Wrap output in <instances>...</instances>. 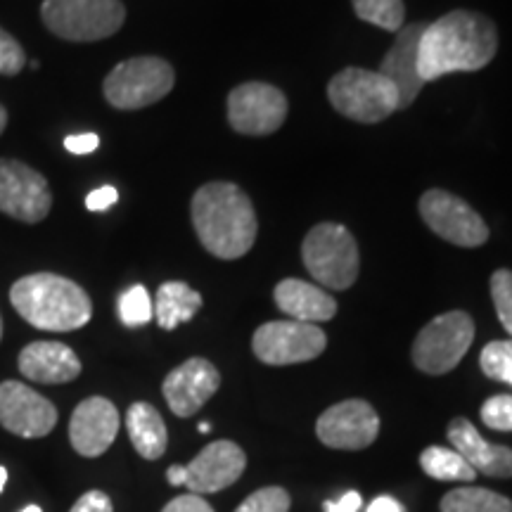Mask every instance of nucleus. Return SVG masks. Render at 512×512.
Instances as JSON below:
<instances>
[{"instance_id":"nucleus-1","label":"nucleus","mask_w":512,"mask_h":512,"mask_svg":"<svg viewBox=\"0 0 512 512\" xmlns=\"http://www.w3.org/2000/svg\"><path fill=\"white\" fill-rule=\"evenodd\" d=\"M496 50L498 29L489 17L472 10H453L422 31L420 79L430 83L446 74L477 72L494 60Z\"/></svg>"},{"instance_id":"nucleus-2","label":"nucleus","mask_w":512,"mask_h":512,"mask_svg":"<svg viewBox=\"0 0 512 512\" xmlns=\"http://www.w3.org/2000/svg\"><path fill=\"white\" fill-rule=\"evenodd\" d=\"M192 228L202 247L216 259H240L256 240V211L247 192L235 183L211 181L190 202Z\"/></svg>"},{"instance_id":"nucleus-3","label":"nucleus","mask_w":512,"mask_h":512,"mask_svg":"<svg viewBox=\"0 0 512 512\" xmlns=\"http://www.w3.org/2000/svg\"><path fill=\"white\" fill-rule=\"evenodd\" d=\"M10 304L19 316L46 332H72L88 325L93 304L86 290L57 273H31L10 290Z\"/></svg>"},{"instance_id":"nucleus-4","label":"nucleus","mask_w":512,"mask_h":512,"mask_svg":"<svg viewBox=\"0 0 512 512\" xmlns=\"http://www.w3.org/2000/svg\"><path fill=\"white\" fill-rule=\"evenodd\" d=\"M41 19L57 38L93 43L124 27L126 8L121 0H43Z\"/></svg>"},{"instance_id":"nucleus-5","label":"nucleus","mask_w":512,"mask_h":512,"mask_svg":"<svg viewBox=\"0 0 512 512\" xmlns=\"http://www.w3.org/2000/svg\"><path fill=\"white\" fill-rule=\"evenodd\" d=\"M328 98L339 114L358 124H377L399 112L396 88L373 69H342L328 83Z\"/></svg>"},{"instance_id":"nucleus-6","label":"nucleus","mask_w":512,"mask_h":512,"mask_svg":"<svg viewBox=\"0 0 512 512\" xmlns=\"http://www.w3.org/2000/svg\"><path fill=\"white\" fill-rule=\"evenodd\" d=\"M302 259L309 273L328 290H349L356 283L361 256L354 235L339 223H318L302 245Z\"/></svg>"},{"instance_id":"nucleus-7","label":"nucleus","mask_w":512,"mask_h":512,"mask_svg":"<svg viewBox=\"0 0 512 512\" xmlns=\"http://www.w3.org/2000/svg\"><path fill=\"white\" fill-rule=\"evenodd\" d=\"M174 83L176 72L169 62L143 55L117 64L102 83V93L114 110H143L166 98Z\"/></svg>"},{"instance_id":"nucleus-8","label":"nucleus","mask_w":512,"mask_h":512,"mask_svg":"<svg viewBox=\"0 0 512 512\" xmlns=\"http://www.w3.org/2000/svg\"><path fill=\"white\" fill-rule=\"evenodd\" d=\"M475 339V320L465 311H448L432 318L413 342L415 368L427 375H444L463 361Z\"/></svg>"},{"instance_id":"nucleus-9","label":"nucleus","mask_w":512,"mask_h":512,"mask_svg":"<svg viewBox=\"0 0 512 512\" xmlns=\"http://www.w3.org/2000/svg\"><path fill=\"white\" fill-rule=\"evenodd\" d=\"M328 347L325 332L302 320H271L254 332L252 349L266 366H294L313 361Z\"/></svg>"},{"instance_id":"nucleus-10","label":"nucleus","mask_w":512,"mask_h":512,"mask_svg":"<svg viewBox=\"0 0 512 512\" xmlns=\"http://www.w3.org/2000/svg\"><path fill=\"white\" fill-rule=\"evenodd\" d=\"M285 119L287 98L271 83H240L228 95V124L242 136H271Z\"/></svg>"},{"instance_id":"nucleus-11","label":"nucleus","mask_w":512,"mask_h":512,"mask_svg":"<svg viewBox=\"0 0 512 512\" xmlns=\"http://www.w3.org/2000/svg\"><path fill=\"white\" fill-rule=\"evenodd\" d=\"M420 216L441 240L458 247H482L489 240V228L482 216L465 200L448 190H427L420 197Z\"/></svg>"},{"instance_id":"nucleus-12","label":"nucleus","mask_w":512,"mask_h":512,"mask_svg":"<svg viewBox=\"0 0 512 512\" xmlns=\"http://www.w3.org/2000/svg\"><path fill=\"white\" fill-rule=\"evenodd\" d=\"M53 209L46 176L19 159H0V211L22 223H41Z\"/></svg>"},{"instance_id":"nucleus-13","label":"nucleus","mask_w":512,"mask_h":512,"mask_svg":"<svg viewBox=\"0 0 512 512\" xmlns=\"http://www.w3.org/2000/svg\"><path fill=\"white\" fill-rule=\"evenodd\" d=\"M0 425L22 439H43L55 430L57 408L29 384H0Z\"/></svg>"},{"instance_id":"nucleus-14","label":"nucleus","mask_w":512,"mask_h":512,"mask_svg":"<svg viewBox=\"0 0 512 512\" xmlns=\"http://www.w3.org/2000/svg\"><path fill=\"white\" fill-rule=\"evenodd\" d=\"M316 434L325 446L339 451H361L368 448L380 434V418L375 408L363 399L335 403L320 415Z\"/></svg>"},{"instance_id":"nucleus-15","label":"nucleus","mask_w":512,"mask_h":512,"mask_svg":"<svg viewBox=\"0 0 512 512\" xmlns=\"http://www.w3.org/2000/svg\"><path fill=\"white\" fill-rule=\"evenodd\" d=\"M247 467L245 451L235 441L221 439L204 446L188 465H183L185 482L190 494H219L233 486Z\"/></svg>"},{"instance_id":"nucleus-16","label":"nucleus","mask_w":512,"mask_h":512,"mask_svg":"<svg viewBox=\"0 0 512 512\" xmlns=\"http://www.w3.org/2000/svg\"><path fill=\"white\" fill-rule=\"evenodd\" d=\"M221 373L207 358H188L181 366L171 370L162 384V394L169 403L171 413L178 418H190L219 392Z\"/></svg>"},{"instance_id":"nucleus-17","label":"nucleus","mask_w":512,"mask_h":512,"mask_svg":"<svg viewBox=\"0 0 512 512\" xmlns=\"http://www.w3.org/2000/svg\"><path fill=\"white\" fill-rule=\"evenodd\" d=\"M119 434V411L105 396H91L74 408L69 420V441L83 458H98Z\"/></svg>"},{"instance_id":"nucleus-18","label":"nucleus","mask_w":512,"mask_h":512,"mask_svg":"<svg viewBox=\"0 0 512 512\" xmlns=\"http://www.w3.org/2000/svg\"><path fill=\"white\" fill-rule=\"evenodd\" d=\"M427 24H408L401 27L396 34V41L392 48L387 50L384 60L380 64V74L396 88L399 95V110L411 107L415 98H418L425 81L420 79L418 72V50L420 38Z\"/></svg>"},{"instance_id":"nucleus-19","label":"nucleus","mask_w":512,"mask_h":512,"mask_svg":"<svg viewBox=\"0 0 512 512\" xmlns=\"http://www.w3.org/2000/svg\"><path fill=\"white\" fill-rule=\"evenodd\" d=\"M448 441L467 460L477 475L508 479L512 477V448L489 444L467 418H456L448 425Z\"/></svg>"},{"instance_id":"nucleus-20","label":"nucleus","mask_w":512,"mask_h":512,"mask_svg":"<svg viewBox=\"0 0 512 512\" xmlns=\"http://www.w3.org/2000/svg\"><path fill=\"white\" fill-rule=\"evenodd\" d=\"M17 368L38 384H67L81 375V361L62 342H31L17 356Z\"/></svg>"},{"instance_id":"nucleus-21","label":"nucleus","mask_w":512,"mask_h":512,"mask_svg":"<svg viewBox=\"0 0 512 512\" xmlns=\"http://www.w3.org/2000/svg\"><path fill=\"white\" fill-rule=\"evenodd\" d=\"M273 297L280 311L292 320H302V323H325L337 313V302L328 292L297 278L280 280L275 285Z\"/></svg>"},{"instance_id":"nucleus-22","label":"nucleus","mask_w":512,"mask_h":512,"mask_svg":"<svg viewBox=\"0 0 512 512\" xmlns=\"http://www.w3.org/2000/svg\"><path fill=\"white\" fill-rule=\"evenodd\" d=\"M126 430L131 437V444L145 460H159L166 453L169 434L162 415L152 403L138 401L128 408L126 413Z\"/></svg>"},{"instance_id":"nucleus-23","label":"nucleus","mask_w":512,"mask_h":512,"mask_svg":"<svg viewBox=\"0 0 512 512\" xmlns=\"http://www.w3.org/2000/svg\"><path fill=\"white\" fill-rule=\"evenodd\" d=\"M152 309H155L159 328L176 330L178 325L188 323L202 309V294L181 280H169V283L159 285Z\"/></svg>"},{"instance_id":"nucleus-24","label":"nucleus","mask_w":512,"mask_h":512,"mask_svg":"<svg viewBox=\"0 0 512 512\" xmlns=\"http://www.w3.org/2000/svg\"><path fill=\"white\" fill-rule=\"evenodd\" d=\"M420 467L432 479L439 482H460L470 484L477 479V472L467 465V460L460 456L456 448L444 446H427L420 453Z\"/></svg>"},{"instance_id":"nucleus-25","label":"nucleus","mask_w":512,"mask_h":512,"mask_svg":"<svg viewBox=\"0 0 512 512\" xmlns=\"http://www.w3.org/2000/svg\"><path fill=\"white\" fill-rule=\"evenodd\" d=\"M441 512H512L508 496L482 486H460L441 498Z\"/></svg>"},{"instance_id":"nucleus-26","label":"nucleus","mask_w":512,"mask_h":512,"mask_svg":"<svg viewBox=\"0 0 512 512\" xmlns=\"http://www.w3.org/2000/svg\"><path fill=\"white\" fill-rule=\"evenodd\" d=\"M351 3L363 22L387 31H399L403 27V15H406L403 0H351Z\"/></svg>"},{"instance_id":"nucleus-27","label":"nucleus","mask_w":512,"mask_h":512,"mask_svg":"<svg viewBox=\"0 0 512 512\" xmlns=\"http://www.w3.org/2000/svg\"><path fill=\"white\" fill-rule=\"evenodd\" d=\"M117 309L121 323H124L126 328H140V325H147L152 316H155L150 292H147L143 285H133L128 287L126 292H121Z\"/></svg>"},{"instance_id":"nucleus-28","label":"nucleus","mask_w":512,"mask_h":512,"mask_svg":"<svg viewBox=\"0 0 512 512\" xmlns=\"http://www.w3.org/2000/svg\"><path fill=\"white\" fill-rule=\"evenodd\" d=\"M479 366L486 377L512 387V339H498V342L486 344L479 356Z\"/></svg>"},{"instance_id":"nucleus-29","label":"nucleus","mask_w":512,"mask_h":512,"mask_svg":"<svg viewBox=\"0 0 512 512\" xmlns=\"http://www.w3.org/2000/svg\"><path fill=\"white\" fill-rule=\"evenodd\" d=\"M290 503V494L283 486H266L247 496L235 512H290Z\"/></svg>"},{"instance_id":"nucleus-30","label":"nucleus","mask_w":512,"mask_h":512,"mask_svg":"<svg viewBox=\"0 0 512 512\" xmlns=\"http://www.w3.org/2000/svg\"><path fill=\"white\" fill-rule=\"evenodd\" d=\"M491 297L498 313V320L508 335H512V271L508 268H498L491 275Z\"/></svg>"},{"instance_id":"nucleus-31","label":"nucleus","mask_w":512,"mask_h":512,"mask_svg":"<svg viewBox=\"0 0 512 512\" xmlns=\"http://www.w3.org/2000/svg\"><path fill=\"white\" fill-rule=\"evenodd\" d=\"M482 422L489 430L512 432V394H496L484 401Z\"/></svg>"},{"instance_id":"nucleus-32","label":"nucleus","mask_w":512,"mask_h":512,"mask_svg":"<svg viewBox=\"0 0 512 512\" xmlns=\"http://www.w3.org/2000/svg\"><path fill=\"white\" fill-rule=\"evenodd\" d=\"M27 64V55L24 48L12 38L8 31L0 29V74L3 76H15L24 69Z\"/></svg>"},{"instance_id":"nucleus-33","label":"nucleus","mask_w":512,"mask_h":512,"mask_svg":"<svg viewBox=\"0 0 512 512\" xmlns=\"http://www.w3.org/2000/svg\"><path fill=\"white\" fill-rule=\"evenodd\" d=\"M69 512H114V505L105 491H86Z\"/></svg>"},{"instance_id":"nucleus-34","label":"nucleus","mask_w":512,"mask_h":512,"mask_svg":"<svg viewBox=\"0 0 512 512\" xmlns=\"http://www.w3.org/2000/svg\"><path fill=\"white\" fill-rule=\"evenodd\" d=\"M162 512H214V508L202 496L183 494L176 496L171 503H166Z\"/></svg>"},{"instance_id":"nucleus-35","label":"nucleus","mask_w":512,"mask_h":512,"mask_svg":"<svg viewBox=\"0 0 512 512\" xmlns=\"http://www.w3.org/2000/svg\"><path fill=\"white\" fill-rule=\"evenodd\" d=\"M119 200V190L114 185H102V188L93 190L91 195L86 197V207L88 211H107L114 207Z\"/></svg>"},{"instance_id":"nucleus-36","label":"nucleus","mask_w":512,"mask_h":512,"mask_svg":"<svg viewBox=\"0 0 512 512\" xmlns=\"http://www.w3.org/2000/svg\"><path fill=\"white\" fill-rule=\"evenodd\" d=\"M64 147H67L72 155H91L100 147L98 133H79V136H67L64 138Z\"/></svg>"},{"instance_id":"nucleus-37","label":"nucleus","mask_w":512,"mask_h":512,"mask_svg":"<svg viewBox=\"0 0 512 512\" xmlns=\"http://www.w3.org/2000/svg\"><path fill=\"white\" fill-rule=\"evenodd\" d=\"M363 505V498L358 491H347L344 496H339L337 501H325L323 510L325 512H358Z\"/></svg>"},{"instance_id":"nucleus-38","label":"nucleus","mask_w":512,"mask_h":512,"mask_svg":"<svg viewBox=\"0 0 512 512\" xmlns=\"http://www.w3.org/2000/svg\"><path fill=\"white\" fill-rule=\"evenodd\" d=\"M366 510L368 512H406L403 510V505L392 496H377Z\"/></svg>"},{"instance_id":"nucleus-39","label":"nucleus","mask_w":512,"mask_h":512,"mask_svg":"<svg viewBox=\"0 0 512 512\" xmlns=\"http://www.w3.org/2000/svg\"><path fill=\"white\" fill-rule=\"evenodd\" d=\"M166 479H169V484H174V486H183V482H185L183 465H171L169 470H166Z\"/></svg>"},{"instance_id":"nucleus-40","label":"nucleus","mask_w":512,"mask_h":512,"mask_svg":"<svg viewBox=\"0 0 512 512\" xmlns=\"http://www.w3.org/2000/svg\"><path fill=\"white\" fill-rule=\"evenodd\" d=\"M5 126H8V112H5V107L0 105V136H3Z\"/></svg>"},{"instance_id":"nucleus-41","label":"nucleus","mask_w":512,"mask_h":512,"mask_svg":"<svg viewBox=\"0 0 512 512\" xmlns=\"http://www.w3.org/2000/svg\"><path fill=\"white\" fill-rule=\"evenodd\" d=\"M5 482H8V470H5V467H0V494H3Z\"/></svg>"},{"instance_id":"nucleus-42","label":"nucleus","mask_w":512,"mask_h":512,"mask_svg":"<svg viewBox=\"0 0 512 512\" xmlns=\"http://www.w3.org/2000/svg\"><path fill=\"white\" fill-rule=\"evenodd\" d=\"M211 430V425H209V422H200V432L202 434H207Z\"/></svg>"},{"instance_id":"nucleus-43","label":"nucleus","mask_w":512,"mask_h":512,"mask_svg":"<svg viewBox=\"0 0 512 512\" xmlns=\"http://www.w3.org/2000/svg\"><path fill=\"white\" fill-rule=\"evenodd\" d=\"M22 512H43V510L38 508V505H27V508H24Z\"/></svg>"},{"instance_id":"nucleus-44","label":"nucleus","mask_w":512,"mask_h":512,"mask_svg":"<svg viewBox=\"0 0 512 512\" xmlns=\"http://www.w3.org/2000/svg\"><path fill=\"white\" fill-rule=\"evenodd\" d=\"M0 339H3V318H0Z\"/></svg>"}]
</instances>
